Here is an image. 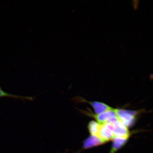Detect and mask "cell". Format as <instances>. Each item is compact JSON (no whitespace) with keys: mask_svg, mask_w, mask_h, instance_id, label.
Returning a JSON list of instances; mask_svg holds the SVG:
<instances>
[{"mask_svg":"<svg viewBox=\"0 0 153 153\" xmlns=\"http://www.w3.org/2000/svg\"><path fill=\"white\" fill-rule=\"evenodd\" d=\"M101 126V124L94 120L89 122L88 125V129L91 135L96 136L97 137L100 131Z\"/></svg>","mask_w":153,"mask_h":153,"instance_id":"obj_8","label":"cell"},{"mask_svg":"<svg viewBox=\"0 0 153 153\" xmlns=\"http://www.w3.org/2000/svg\"><path fill=\"white\" fill-rule=\"evenodd\" d=\"M133 5L134 9L136 10L138 8L139 1H133Z\"/></svg>","mask_w":153,"mask_h":153,"instance_id":"obj_10","label":"cell"},{"mask_svg":"<svg viewBox=\"0 0 153 153\" xmlns=\"http://www.w3.org/2000/svg\"><path fill=\"white\" fill-rule=\"evenodd\" d=\"M113 128V133L115 137L128 139L131 133L128 128L119 120L112 123Z\"/></svg>","mask_w":153,"mask_h":153,"instance_id":"obj_3","label":"cell"},{"mask_svg":"<svg viewBox=\"0 0 153 153\" xmlns=\"http://www.w3.org/2000/svg\"><path fill=\"white\" fill-rule=\"evenodd\" d=\"M127 140L128 139H127L115 137L112 140V145L110 153L116 152L125 145Z\"/></svg>","mask_w":153,"mask_h":153,"instance_id":"obj_7","label":"cell"},{"mask_svg":"<svg viewBox=\"0 0 153 153\" xmlns=\"http://www.w3.org/2000/svg\"><path fill=\"white\" fill-rule=\"evenodd\" d=\"M85 102L88 103L93 107L95 113L97 114L113 109V108L104 103L96 102V101L91 102V101H86Z\"/></svg>","mask_w":153,"mask_h":153,"instance_id":"obj_6","label":"cell"},{"mask_svg":"<svg viewBox=\"0 0 153 153\" xmlns=\"http://www.w3.org/2000/svg\"><path fill=\"white\" fill-rule=\"evenodd\" d=\"M7 97L9 98H14L15 99H20L21 100H26L30 101H33L34 98L33 97L20 96L18 95H13L7 93L3 91L0 87V98L1 97Z\"/></svg>","mask_w":153,"mask_h":153,"instance_id":"obj_9","label":"cell"},{"mask_svg":"<svg viewBox=\"0 0 153 153\" xmlns=\"http://www.w3.org/2000/svg\"><path fill=\"white\" fill-rule=\"evenodd\" d=\"M118 120L127 127L133 125L137 113L134 111L115 109Z\"/></svg>","mask_w":153,"mask_h":153,"instance_id":"obj_1","label":"cell"},{"mask_svg":"<svg viewBox=\"0 0 153 153\" xmlns=\"http://www.w3.org/2000/svg\"><path fill=\"white\" fill-rule=\"evenodd\" d=\"M97 137L100 138L104 143L112 140L114 137L112 124L110 123L101 124Z\"/></svg>","mask_w":153,"mask_h":153,"instance_id":"obj_2","label":"cell"},{"mask_svg":"<svg viewBox=\"0 0 153 153\" xmlns=\"http://www.w3.org/2000/svg\"><path fill=\"white\" fill-rule=\"evenodd\" d=\"M93 117L95 118L97 122L101 124L106 123L110 118L114 116H117L115 109L107 111L101 113L93 114Z\"/></svg>","mask_w":153,"mask_h":153,"instance_id":"obj_4","label":"cell"},{"mask_svg":"<svg viewBox=\"0 0 153 153\" xmlns=\"http://www.w3.org/2000/svg\"><path fill=\"white\" fill-rule=\"evenodd\" d=\"M104 143L96 136L91 135L83 143V148L86 149L104 144Z\"/></svg>","mask_w":153,"mask_h":153,"instance_id":"obj_5","label":"cell"}]
</instances>
